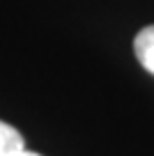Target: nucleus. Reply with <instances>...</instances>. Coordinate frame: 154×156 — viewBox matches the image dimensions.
I'll use <instances>...</instances> for the list:
<instances>
[{
  "label": "nucleus",
  "instance_id": "nucleus-1",
  "mask_svg": "<svg viewBox=\"0 0 154 156\" xmlns=\"http://www.w3.org/2000/svg\"><path fill=\"white\" fill-rule=\"evenodd\" d=\"M134 53L138 58L140 67L154 76V25L143 28L134 39Z\"/></svg>",
  "mask_w": 154,
  "mask_h": 156
},
{
  "label": "nucleus",
  "instance_id": "nucleus-2",
  "mask_svg": "<svg viewBox=\"0 0 154 156\" xmlns=\"http://www.w3.org/2000/svg\"><path fill=\"white\" fill-rule=\"evenodd\" d=\"M23 136L16 131L12 124L0 119V156H12L23 149Z\"/></svg>",
  "mask_w": 154,
  "mask_h": 156
},
{
  "label": "nucleus",
  "instance_id": "nucleus-3",
  "mask_svg": "<svg viewBox=\"0 0 154 156\" xmlns=\"http://www.w3.org/2000/svg\"><path fill=\"white\" fill-rule=\"evenodd\" d=\"M12 156H39V154H35V151H28V149L23 147L21 151H16V154H12Z\"/></svg>",
  "mask_w": 154,
  "mask_h": 156
}]
</instances>
